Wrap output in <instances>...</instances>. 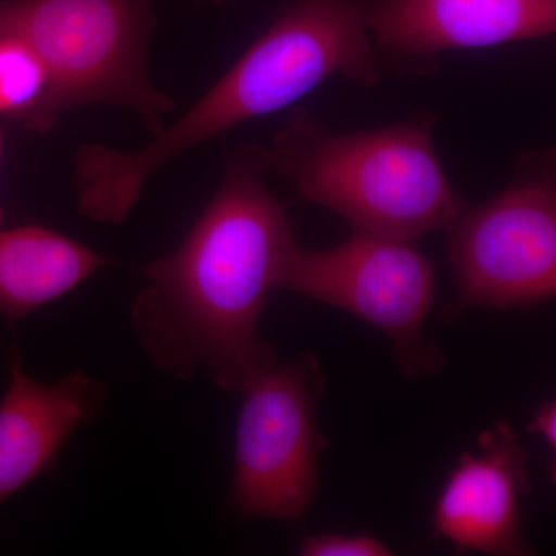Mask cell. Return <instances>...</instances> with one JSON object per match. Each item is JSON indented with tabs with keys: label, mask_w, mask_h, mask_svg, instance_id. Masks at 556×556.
I'll return each mask as SVG.
<instances>
[{
	"label": "cell",
	"mask_w": 556,
	"mask_h": 556,
	"mask_svg": "<svg viewBox=\"0 0 556 556\" xmlns=\"http://www.w3.org/2000/svg\"><path fill=\"white\" fill-rule=\"evenodd\" d=\"M269 170L268 150H236L185 240L144 270L131 327L170 378L204 371L222 390L239 391L278 357L258 324L298 241L287 208L266 186Z\"/></svg>",
	"instance_id": "6da1fadb"
},
{
	"label": "cell",
	"mask_w": 556,
	"mask_h": 556,
	"mask_svg": "<svg viewBox=\"0 0 556 556\" xmlns=\"http://www.w3.org/2000/svg\"><path fill=\"white\" fill-rule=\"evenodd\" d=\"M324 372L313 353L270 362L240 387L232 506L247 518L299 521L318 490Z\"/></svg>",
	"instance_id": "8992f818"
},
{
	"label": "cell",
	"mask_w": 556,
	"mask_h": 556,
	"mask_svg": "<svg viewBox=\"0 0 556 556\" xmlns=\"http://www.w3.org/2000/svg\"><path fill=\"white\" fill-rule=\"evenodd\" d=\"M526 450L506 419L482 431L439 493L434 536L456 551L493 556L533 554L522 532L521 501L530 490Z\"/></svg>",
	"instance_id": "ba28073f"
},
{
	"label": "cell",
	"mask_w": 556,
	"mask_h": 556,
	"mask_svg": "<svg viewBox=\"0 0 556 556\" xmlns=\"http://www.w3.org/2000/svg\"><path fill=\"white\" fill-rule=\"evenodd\" d=\"M379 53L424 60L445 51L489 49L547 38L556 0H364Z\"/></svg>",
	"instance_id": "9c48e42d"
},
{
	"label": "cell",
	"mask_w": 556,
	"mask_h": 556,
	"mask_svg": "<svg viewBox=\"0 0 556 556\" xmlns=\"http://www.w3.org/2000/svg\"><path fill=\"white\" fill-rule=\"evenodd\" d=\"M105 401L108 390L87 372L42 383L11 351L10 382L0 399V506L39 478Z\"/></svg>",
	"instance_id": "30bf717a"
},
{
	"label": "cell",
	"mask_w": 556,
	"mask_h": 556,
	"mask_svg": "<svg viewBox=\"0 0 556 556\" xmlns=\"http://www.w3.org/2000/svg\"><path fill=\"white\" fill-rule=\"evenodd\" d=\"M2 150H3V138L2 134H0V160H2ZM3 223V211L0 208V226H2Z\"/></svg>",
	"instance_id": "9a60e30c"
},
{
	"label": "cell",
	"mask_w": 556,
	"mask_h": 556,
	"mask_svg": "<svg viewBox=\"0 0 556 556\" xmlns=\"http://www.w3.org/2000/svg\"><path fill=\"white\" fill-rule=\"evenodd\" d=\"M375 86L380 53L364 0H295L195 104L131 152L91 144L80 153L84 193L102 214L126 218L146 182L190 149L248 121L289 108L325 80Z\"/></svg>",
	"instance_id": "7a4b0ae2"
},
{
	"label": "cell",
	"mask_w": 556,
	"mask_h": 556,
	"mask_svg": "<svg viewBox=\"0 0 556 556\" xmlns=\"http://www.w3.org/2000/svg\"><path fill=\"white\" fill-rule=\"evenodd\" d=\"M526 430L529 433L543 438L544 444L552 453L556 450V404L554 399L546 401L538 407Z\"/></svg>",
	"instance_id": "5bb4252c"
},
{
	"label": "cell",
	"mask_w": 556,
	"mask_h": 556,
	"mask_svg": "<svg viewBox=\"0 0 556 556\" xmlns=\"http://www.w3.org/2000/svg\"><path fill=\"white\" fill-rule=\"evenodd\" d=\"M303 556H388L393 551L379 538L368 533H314L303 538L299 547Z\"/></svg>",
	"instance_id": "4fadbf2b"
},
{
	"label": "cell",
	"mask_w": 556,
	"mask_h": 556,
	"mask_svg": "<svg viewBox=\"0 0 556 556\" xmlns=\"http://www.w3.org/2000/svg\"><path fill=\"white\" fill-rule=\"evenodd\" d=\"M108 263L42 226H0V316L14 325L62 298Z\"/></svg>",
	"instance_id": "8fae6325"
},
{
	"label": "cell",
	"mask_w": 556,
	"mask_h": 556,
	"mask_svg": "<svg viewBox=\"0 0 556 556\" xmlns=\"http://www.w3.org/2000/svg\"><path fill=\"white\" fill-rule=\"evenodd\" d=\"M215 2H218V0H215Z\"/></svg>",
	"instance_id": "2e32d148"
},
{
	"label": "cell",
	"mask_w": 556,
	"mask_h": 556,
	"mask_svg": "<svg viewBox=\"0 0 556 556\" xmlns=\"http://www.w3.org/2000/svg\"><path fill=\"white\" fill-rule=\"evenodd\" d=\"M49 73L30 47L0 35V118L28 129H49Z\"/></svg>",
	"instance_id": "7c38bea8"
},
{
	"label": "cell",
	"mask_w": 556,
	"mask_h": 556,
	"mask_svg": "<svg viewBox=\"0 0 556 556\" xmlns=\"http://www.w3.org/2000/svg\"><path fill=\"white\" fill-rule=\"evenodd\" d=\"M152 0H0V35L30 47L49 73L50 127L64 110L119 104L153 134L174 102L148 75Z\"/></svg>",
	"instance_id": "277c9868"
},
{
	"label": "cell",
	"mask_w": 556,
	"mask_h": 556,
	"mask_svg": "<svg viewBox=\"0 0 556 556\" xmlns=\"http://www.w3.org/2000/svg\"><path fill=\"white\" fill-rule=\"evenodd\" d=\"M437 116L338 134L306 110L291 113L268 150L270 170L356 232L415 241L447 230L463 211L434 146Z\"/></svg>",
	"instance_id": "3957f363"
},
{
	"label": "cell",
	"mask_w": 556,
	"mask_h": 556,
	"mask_svg": "<svg viewBox=\"0 0 556 556\" xmlns=\"http://www.w3.org/2000/svg\"><path fill=\"white\" fill-rule=\"evenodd\" d=\"M367 321L390 339L402 376L433 378L445 357L426 336L437 269L413 241L356 232L328 249L295 244L280 287Z\"/></svg>",
	"instance_id": "52a82bcc"
},
{
	"label": "cell",
	"mask_w": 556,
	"mask_h": 556,
	"mask_svg": "<svg viewBox=\"0 0 556 556\" xmlns=\"http://www.w3.org/2000/svg\"><path fill=\"white\" fill-rule=\"evenodd\" d=\"M456 300L448 321L468 309H525L556 294L554 153L525 155L515 179L447 228Z\"/></svg>",
	"instance_id": "5b68a950"
}]
</instances>
